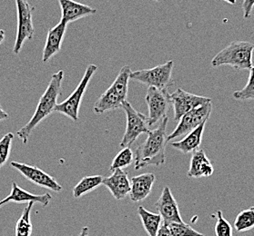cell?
Here are the masks:
<instances>
[{
  "instance_id": "cell-1",
  "label": "cell",
  "mask_w": 254,
  "mask_h": 236,
  "mask_svg": "<svg viewBox=\"0 0 254 236\" xmlns=\"http://www.w3.org/2000/svg\"><path fill=\"white\" fill-rule=\"evenodd\" d=\"M169 117L166 116L159 127L148 133V138L136 149L135 169L139 170L148 166H160L166 162L167 127Z\"/></svg>"
},
{
  "instance_id": "cell-2",
  "label": "cell",
  "mask_w": 254,
  "mask_h": 236,
  "mask_svg": "<svg viewBox=\"0 0 254 236\" xmlns=\"http://www.w3.org/2000/svg\"><path fill=\"white\" fill-rule=\"evenodd\" d=\"M63 79V70H60L52 75L48 88L39 99V103L37 104V108L35 110L32 117L20 130L17 131V138L22 141L24 144L28 143V139L30 138L34 129L38 127L45 118H47L54 112V108L58 104V97L61 94Z\"/></svg>"
},
{
  "instance_id": "cell-3",
  "label": "cell",
  "mask_w": 254,
  "mask_h": 236,
  "mask_svg": "<svg viewBox=\"0 0 254 236\" xmlns=\"http://www.w3.org/2000/svg\"><path fill=\"white\" fill-rule=\"evenodd\" d=\"M254 44L247 41H233L221 50L210 62L212 67L232 66L235 70H250L253 66Z\"/></svg>"
},
{
  "instance_id": "cell-4",
  "label": "cell",
  "mask_w": 254,
  "mask_h": 236,
  "mask_svg": "<svg viewBox=\"0 0 254 236\" xmlns=\"http://www.w3.org/2000/svg\"><path fill=\"white\" fill-rule=\"evenodd\" d=\"M130 74L131 70L129 66L122 67L114 82L96 101L93 107L96 114H103L109 111L122 108V104L127 101Z\"/></svg>"
},
{
  "instance_id": "cell-5",
  "label": "cell",
  "mask_w": 254,
  "mask_h": 236,
  "mask_svg": "<svg viewBox=\"0 0 254 236\" xmlns=\"http://www.w3.org/2000/svg\"><path fill=\"white\" fill-rule=\"evenodd\" d=\"M98 70V66L94 64H90L86 68L85 74L79 84L73 93L63 101L61 104H57L54 108V112L60 113L61 115H66L72 121H77L79 116V108L82 102L83 95L86 93L87 88L89 87V82L92 79L95 73Z\"/></svg>"
},
{
  "instance_id": "cell-6",
  "label": "cell",
  "mask_w": 254,
  "mask_h": 236,
  "mask_svg": "<svg viewBox=\"0 0 254 236\" xmlns=\"http://www.w3.org/2000/svg\"><path fill=\"white\" fill-rule=\"evenodd\" d=\"M173 66V61L170 60L166 62L165 64L155 66L150 69L131 72L130 79L144 84L149 88L168 90V88L174 85L172 77Z\"/></svg>"
},
{
  "instance_id": "cell-7",
  "label": "cell",
  "mask_w": 254,
  "mask_h": 236,
  "mask_svg": "<svg viewBox=\"0 0 254 236\" xmlns=\"http://www.w3.org/2000/svg\"><path fill=\"white\" fill-rule=\"evenodd\" d=\"M122 108L125 111L127 123L126 131L120 145L122 148H125L130 147L140 135L148 134L150 131V127L149 118L135 109L129 102L125 101L122 104Z\"/></svg>"
},
{
  "instance_id": "cell-8",
  "label": "cell",
  "mask_w": 254,
  "mask_h": 236,
  "mask_svg": "<svg viewBox=\"0 0 254 236\" xmlns=\"http://www.w3.org/2000/svg\"><path fill=\"white\" fill-rule=\"evenodd\" d=\"M15 3L17 7V27L13 53L15 55H18L22 49L24 43L33 38L35 29L32 20V12L34 7L30 6L28 0H15Z\"/></svg>"
},
{
  "instance_id": "cell-9",
  "label": "cell",
  "mask_w": 254,
  "mask_h": 236,
  "mask_svg": "<svg viewBox=\"0 0 254 236\" xmlns=\"http://www.w3.org/2000/svg\"><path fill=\"white\" fill-rule=\"evenodd\" d=\"M211 111L212 103L209 102L185 114L180 119L175 130L167 137V142H170L175 138L187 135L194 130L196 127H199L202 123L208 122Z\"/></svg>"
},
{
  "instance_id": "cell-10",
  "label": "cell",
  "mask_w": 254,
  "mask_h": 236,
  "mask_svg": "<svg viewBox=\"0 0 254 236\" xmlns=\"http://www.w3.org/2000/svg\"><path fill=\"white\" fill-rule=\"evenodd\" d=\"M146 103L149 108V127L154 126L167 116V113L172 104L168 90L155 88H148L146 94Z\"/></svg>"
},
{
  "instance_id": "cell-11",
  "label": "cell",
  "mask_w": 254,
  "mask_h": 236,
  "mask_svg": "<svg viewBox=\"0 0 254 236\" xmlns=\"http://www.w3.org/2000/svg\"><path fill=\"white\" fill-rule=\"evenodd\" d=\"M170 99L174 110V120L180 119L190 111L199 107L202 104L211 102V98L189 93L183 88H178L175 92L170 94Z\"/></svg>"
},
{
  "instance_id": "cell-12",
  "label": "cell",
  "mask_w": 254,
  "mask_h": 236,
  "mask_svg": "<svg viewBox=\"0 0 254 236\" xmlns=\"http://www.w3.org/2000/svg\"><path fill=\"white\" fill-rule=\"evenodd\" d=\"M11 167L18 171L27 180L33 183L36 186L44 187L56 192H61L63 189L52 176L37 166L13 161L11 162Z\"/></svg>"
},
{
  "instance_id": "cell-13",
  "label": "cell",
  "mask_w": 254,
  "mask_h": 236,
  "mask_svg": "<svg viewBox=\"0 0 254 236\" xmlns=\"http://www.w3.org/2000/svg\"><path fill=\"white\" fill-rule=\"evenodd\" d=\"M155 207L165 225L171 223H184L180 213L177 201L173 196L170 187L163 188L160 198L155 203Z\"/></svg>"
},
{
  "instance_id": "cell-14",
  "label": "cell",
  "mask_w": 254,
  "mask_h": 236,
  "mask_svg": "<svg viewBox=\"0 0 254 236\" xmlns=\"http://www.w3.org/2000/svg\"><path fill=\"white\" fill-rule=\"evenodd\" d=\"M102 185L105 186L116 200H123L130 191V180L127 173L123 169H117L112 175L103 177Z\"/></svg>"
},
{
  "instance_id": "cell-15",
  "label": "cell",
  "mask_w": 254,
  "mask_h": 236,
  "mask_svg": "<svg viewBox=\"0 0 254 236\" xmlns=\"http://www.w3.org/2000/svg\"><path fill=\"white\" fill-rule=\"evenodd\" d=\"M59 3L61 8V21L66 25L97 13L96 8L74 0H59Z\"/></svg>"
},
{
  "instance_id": "cell-16",
  "label": "cell",
  "mask_w": 254,
  "mask_h": 236,
  "mask_svg": "<svg viewBox=\"0 0 254 236\" xmlns=\"http://www.w3.org/2000/svg\"><path fill=\"white\" fill-rule=\"evenodd\" d=\"M156 181V176L152 173H145L134 176L130 179L129 198L133 203L142 202L151 192Z\"/></svg>"
},
{
  "instance_id": "cell-17",
  "label": "cell",
  "mask_w": 254,
  "mask_h": 236,
  "mask_svg": "<svg viewBox=\"0 0 254 236\" xmlns=\"http://www.w3.org/2000/svg\"><path fill=\"white\" fill-rule=\"evenodd\" d=\"M66 24L61 21L54 28H50L49 30L42 54V61L44 63L50 60L61 51L62 42L66 34Z\"/></svg>"
},
{
  "instance_id": "cell-18",
  "label": "cell",
  "mask_w": 254,
  "mask_h": 236,
  "mask_svg": "<svg viewBox=\"0 0 254 236\" xmlns=\"http://www.w3.org/2000/svg\"><path fill=\"white\" fill-rule=\"evenodd\" d=\"M52 196L50 193L34 194L18 187L16 182H12L11 192L5 198L6 203L9 202L17 203H40L44 207L50 204Z\"/></svg>"
},
{
  "instance_id": "cell-19",
  "label": "cell",
  "mask_w": 254,
  "mask_h": 236,
  "mask_svg": "<svg viewBox=\"0 0 254 236\" xmlns=\"http://www.w3.org/2000/svg\"><path fill=\"white\" fill-rule=\"evenodd\" d=\"M214 173L213 165L202 149L195 151L190 163L187 176L190 178L210 177Z\"/></svg>"
},
{
  "instance_id": "cell-20",
  "label": "cell",
  "mask_w": 254,
  "mask_h": 236,
  "mask_svg": "<svg viewBox=\"0 0 254 236\" xmlns=\"http://www.w3.org/2000/svg\"><path fill=\"white\" fill-rule=\"evenodd\" d=\"M206 124L207 122L199 125V127H196L191 132L187 134L186 137L181 141L172 143V147L177 149L178 151L182 152L184 154L194 153L195 151L199 150V145L202 141Z\"/></svg>"
},
{
  "instance_id": "cell-21",
  "label": "cell",
  "mask_w": 254,
  "mask_h": 236,
  "mask_svg": "<svg viewBox=\"0 0 254 236\" xmlns=\"http://www.w3.org/2000/svg\"><path fill=\"white\" fill-rule=\"evenodd\" d=\"M138 214L141 220L143 228L149 236H156L160 230L162 218L159 214H154L144 208L143 206H138Z\"/></svg>"
},
{
  "instance_id": "cell-22",
  "label": "cell",
  "mask_w": 254,
  "mask_h": 236,
  "mask_svg": "<svg viewBox=\"0 0 254 236\" xmlns=\"http://www.w3.org/2000/svg\"><path fill=\"white\" fill-rule=\"evenodd\" d=\"M103 176H89L83 177L73 188V196L75 199H79L83 195L96 190L102 185Z\"/></svg>"
},
{
  "instance_id": "cell-23",
  "label": "cell",
  "mask_w": 254,
  "mask_h": 236,
  "mask_svg": "<svg viewBox=\"0 0 254 236\" xmlns=\"http://www.w3.org/2000/svg\"><path fill=\"white\" fill-rule=\"evenodd\" d=\"M34 203H28L27 207L24 209L21 216L17 220L15 236H31L33 231V225L30 219V214Z\"/></svg>"
},
{
  "instance_id": "cell-24",
  "label": "cell",
  "mask_w": 254,
  "mask_h": 236,
  "mask_svg": "<svg viewBox=\"0 0 254 236\" xmlns=\"http://www.w3.org/2000/svg\"><path fill=\"white\" fill-rule=\"evenodd\" d=\"M234 227L240 233L254 228V206L243 210L238 214L234 221Z\"/></svg>"
},
{
  "instance_id": "cell-25",
  "label": "cell",
  "mask_w": 254,
  "mask_h": 236,
  "mask_svg": "<svg viewBox=\"0 0 254 236\" xmlns=\"http://www.w3.org/2000/svg\"><path fill=\"white\" fill-rule=\"evenodd\" d=\"M133 161H134V154L132 150L129 147L122 148L112 161L110 171L113 172L117 169H124L131 165Z\"/></svg>"
},
{
  "instance_id": "cell-26",
  "label": "cell",
  "mask_w": 254,
  "mask_h": 236,
  "mask_svg": "<svg viewBox=\"0 0 254 236\" xmlns=\"http://www.w3.org/2000/svg\"><path fill=\"white\" fill-rule=\"evenodd\" d=\"M233 98L240 101H248L254 100V66L250 69L248 82L245 87L239 91H235L232 94Z\"/></svg>"
},
{
  "instance_id": "cell-27",
  "label": "cell",
  "mask_w": 254,
  "mask_h": 236,
  "mask_svg": "<svg viewBox=\"0 0 254 236\" xmlns=\"http://www.w3.org/2000/svg\"><path fill=\"white\" fill-rule=\"evenodd\" d=\"M172 236H205L198 231L194 230L190 225L185 223H171L167 225Z\"/></svg>"
},
{
  "instance_id": "cell-28",
  "label": "cell",
  "mask_w": 254,
  "mask_h": 236,
  "mask_svg": "<svg viewBox=\"0 0 254 236\" xmlns=\"http://www.w3.org/2000/svg\"><path fill=\"white\" fill-rule=\"evenodd\" d=\"M14 134L7 133L0 139V169L6 165L11 152L12 141Z\"/></svg>"
},
{
  "instance_id": "cell-29",
  "label": "cell",
  "mask_w": 254,
  "mask_h": 236,
  "mask_svg": "<svg viewBox=\"0 0 254 236\" xmlns=\"http://www.w3.org/2000/svg\"><path fill=\"white\" fill-rule=\"evenodd\" d=\"M216 225L214 227L216 236H233L232 235V226L227 221L221 211H217L215 214Z\"/></svg>"
},
{
  "instance_id": "cell-30",
  "label": "cell",
  "mask_w": 254,
  "mask_h": 236,
  "mask_svg": "<svg viewBox=\"0 0 254 236\" xmlns=\"http://www.w3.org/2000/svg\"><path fill=\"white\" fill-rule=\"evenodd\" d=\"M243 17L250 18L254 6V0H243Z\"/></svg>"
},
{
  "instance_id": "cell-31",
  "label": "cell",
  "mask_w": 254,
  "mask_h": 236,
  "mask_svg": "<svg viewBox=\"0 0 254 236\" xmlns=\"http://www.w3.org/2000/svg\"><path fill=\"white\" fill-rule=\"evenodd\" d=\"M172 236V234H171V232L169 230V228H168V226L165 224H163V225L160 226V230L158 232V234H157V236Z\"/></svg>"
},
{
  "instance_id": "cell-32",
  "label": "cell",
  "mask_w": 254,
  "mask_h": 236,
  "mask_svg": "<svg viewBox=\"0 0 254 236\" xmlns=\"http://www.w3.org/2000/svg\"><path fill=\"white\" fill-rule=\"evenodd\" d=\"M9 118V115L8 114L6 113V111H4V110L1 108V106H0V122L5 121V120H7Z\"/></svg>"
},
{
  "instance_id": "cell-33",
  "label": "cell",
  "mask_w": 254,
  "mask_h": 236,
  "mask_svg": "<svg viewBox=\"0 0 254 236\" xmlns=\"http://www.w3.org/2000/svg\"><path fill=\"white\" fill-rule=\"evenodd\" d=\"M89 229L88 226H85L83 227L82 230L80 232V234L77 236H89Z\"/></svg>"
},
{
  "instance_id": "cell-34",
  "label": "cell",
  "mask_w": 254,
  "mask_h": 236,
  "mask_svg": "<svg viewBox=\"0 0 254 236\" xmlns=\"http://www.w3.org/2000/svg\"><path fill=\"white\" fill-rule=\"evenodd\" d=\"M6 39V33H5V30L3 29H0V45L2 44Z\"/></svg>"
},
{
  "instance_id": "cell-35",
  "label": "cell",
  "mask_w": 254,
  "mask_h": 236,
  "mask_svg": "<svg viewBox=\"0 0 254 236\" xmlns=\"http://www.w3.org/2000/svg\"><path fill=\"white\" fill-rule=\"evenodd\" d=\"M4 204H6V202L5 201V199H3V200H1V201H0V208H1Z\"/></svg>"
},
{
  "instance_id": "cell-36",
  "label": "cell",
  "mask_w": 254,
  "mask_h": 236,
  "mask_svg": "<svg viewBox=\"0 0 254 236\" xmlns=\"http://www.w3.org/2000/svg\"><path fill=\"white\" fill-rule=\"evenodd\" d=\"M152 1H156V2H160V0H152Z\"/></svg>"
}]
</instances>
